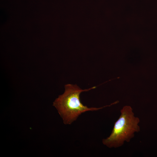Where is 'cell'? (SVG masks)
<instances>
[{"mask_svg": "<svg viewBox=\"0 0 157 157\" xmlns=\"http://www.w3.org/2000/svg\"><path fill=\"white\" fill-rule=\"evenodd\" d=\"M121 115L115 122L109 137L103 139V144L109 148H118L125 142H129L135 133L140 130V119L135 117L132 108L129 106H124L120 110Z\"/></svg>", "mask_w": 157, "mask_h": 157, "instance_id": "7a4b0ae2", "label": "cell"}, {"mask_svg": "<svg viewBox=\"0 0 157 157\" xmlns=\"http://www.w3.org/2000/svg\"><path fill=\"white\" fill-rule=\"evenodd\" d=\"M96 88L94 86L83 90L76 85L69 84L65 85L64 93L59 95L53 103V106L57 110L65 124H71L82 114L87 111L98 110L116 104L115 102L99 108H89L84 105L80 100L81 93Z\"/></svg>", "mask_w": 157, "mask_h": 157, "instance_id": "6da1fadb", "label": "cell"}]
</instances>
